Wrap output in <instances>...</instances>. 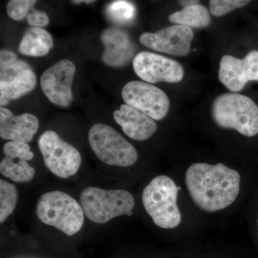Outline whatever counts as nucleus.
I'll use <instances>...</instances> for the list:
<instances>
[{
  "mask_svg": "<svg viewBox=\"0 0 258 258\" xmlns=\"http://www.w3.org/2000/svg\"><path fill=\"white\" fill-rule=\"evenodd\" d=\"M185 183L195 205L207 212L230 206L240 191V175L225 164L196 163L188 168Z\"/></svg>",
  "mask_w": 258,
  "mask_h": 258,
  "instance_id": "f257e3e1",
  "label": "nucleus"
},
{
  "mask_svg": "<svg viewBox=\"0 0 258 258\" xmlns=\"http://www.w3.org/2000/svg\"><path fill=\"white\" fill-rule=\"evenodd\" d=\"M215 123L223 128H232L245 137L258 134V106L249 97L237 93L220 95L212 106Z\"/></svg>",
  "mask_w": 258,
  "mask_h": 258,
  "instance_id": "f03ea898",
  "label": "nucleus"
},
{
  "mask_svg": "<svg viewBox=\"0 0 258 258\" xmlns=\"http://www.w3.org/2000/svg\"><path fill=\"white\" fill-rule=\"evenodd\" d=\"M37 218L69 236L82 228L85 214L81 205L67 193L52 191L43 194L36 205Z\"/></svg>",
  "mask_w": 258,
  "mask_h": 258,
  "instance_id": "7ed1b4c3",
  "label": "nucleus"
},
{
  "mask_svg": "<svg viewBox=\"0 0 258 258\" xmlns=\"http://www.w3.org/2000/svg\"><path fill=\"white\" fill-rule=\"evenodd\" d=\"M178 186L167 176L153 179L142 193V203L146 211L158 227L175 228L181 222V215L178 208Z\"/></svg>",
  "mask_w": 258,
  "mask_h": 258,
  "instance_id": "20e7f679",
  "label": "nucleus"
},
{
  "mask_svg": "<svg viewBox=\"0 0 258 258\" xmlns=\"http://www.w3.org/2000/svg\"><path fill=\"white\" fill-rule=\"evenodd\" d=\"M85 215L98 224L107 223L113 218L128 215L135 205L133 195L126 190L103 189L88 186L80 195Z\"/></svg>",
  "mask_w": 258,
  "mask_h": 258,
  "instance_id": "39448f33",
  "label": "nucleus"
},
{
  "mask_svg": "<svg viewBox=\"0 0 258 258\" xmlns=\"http://www.w3.org/2000/svg\"><path fill=\"white\" fill-rule=\"evenodd\" d=\"M88 141L96 157L108 165L126 167L138 159L134 146L110 125H93L88 132Z\"/></svg>",
  "mask_w": 258,
  "mask_h": 258,
  "instance_id": "423d86ee",
  "label": "nucleus"
},
{
  "mask_svg": "<svg viewBox=\"0 0 258 258\" xmlns=\"http://www.w3.org/2000/svg\"><path fill=\"white\" fill-rule=\"evenodd\" d=\"M38 147L45 166L55 176L67 179L79 170L81 154L54 131H46L40 136Z\"/></svg>",
  "mask_w": 258,
  "mask_h": 258,
  "instance_id": "0eeeda50",
  "label": "nucleus"
},
{
  "mask_svg": "<svg viewBox=\"0 0 258 258\" xmlns=\"http://www.w3.org/2000/svg\"><path fill=\"white\" fill-rule=\"evenodd\" d=\"M121 96L125 104L154 120L163 119L170 107L167 95L160 88L147 82L134 81L126 83L122 89Z\"/></svg>",
  "mask_w": 258,
  "mask_h": 258,
  "instance_id": "6e6552de",
  "label": "nucleus"
},
{
  "mask_svg": "<svg viewBox=\"0 0 258 258\" xmlns=\"http://www.w3.org/2000/svg\"><path fill=\"white\" fill-rule=\"evenodd\" d=\"M76 71L72 61L63 59L44 71L40 86L51 103L61 107L70 106L74 100L72 84Z\"/></svg>",
  "mask_w": 258,
  "mask_h": 258,
  "instance_id": "1a4fd4ad",
  "label": "nucleus"
},
{
  "mask_svg": "<svg viewBox=\"0 0 258 258\" xmlns=\"http://www.w3.org/2000/svg\"><path fill=\"white\" fill-rule=\"evenodd\" d=\"M133 66L136 74L149 83H179L184 77V69L179 62L152 52L137 54Z\"/></svg>",
  "mask_w": 258,
  "mask_h": 258,
  "instance_id": "9d476101",
  "label": "nucleus"
},
{
  "mask_svg": "<svg viewBox=\"0 0 258 258\" xmlns=\"http://www.w3.org/2000/svg\"><path fill=\"white\" fill-rule=\"evenodd\" d=\"M194 33L191 28L173 25L156 32H145L139 38L144 46L169 55L185 56L189 53Z\"/></svg>",
  "mask_w": 258,
  "mask_h": 258,
  "instance_id": "9b49d317",
  "label": "nucleus"
},
{
  "mask_svg": "<svg viewBox=\"0 0 258 258\" xmlns=\"http://www.w3.org/2000/svg\"><path fill=\"white\" fill-rule=\"evenodd\" d=\"M219 79L233 92L241 91L249 81H258V51H251L243 59L224 55L220 60Z\"/></svg>",
  "mask_w": 258,
  "mask_h": 258,
  "instance_id": "f8f14e48",
  "label": "nucleus"
},
{
  "mask_svg": "<svg viewBox=\"0 0 258 258\" xmlns=\"http://www.w3.org/2000/svg\"><path fill=\"white\" fill-rule=\"evenodd\" d=\"M5 158L0 163V172L15 182H28L35 175V170L28 161L33 159L30 146L23 142H8L3 147Z\"/></svg>",
  "mask_w": 258,
  "mask_h": 258,
  "instance_id": "ddd939ff",
  "label": "nucleus"
},
{
  "mask_svg": "<svg viewBox=\"0 0 258 258\" xmlns=\"http://www.w3.org/2000/svg\"><path fill=\"white\" fill-rule=\"evenodd\" d=\"M101 40L105 47L101 59L107 66L122 67L134 57L135 45L124 30L117 28H107L102 32Z\"/></svg>",
  "mask_w": 258,
  "mask_h": 258,
  "instance_id": "4468645a",
  "label": "nucleus"
},
{
  "mask_svg": "<svg viewBox=\"0 0 258 258\" xmlns=\"http://www.w3.org/2000/svg\"><path fill=\"white\" fill-rule=\"evenodd\" d=\"M39 128V120L31 113L15 115L5 107L0 108V137L10 142H31Z\"/></svg>",
  "mask_w": 258,
  "mask_h": 258,
  "instance_id": "2eb2a0df",
  "label": "nucleus"
},
{
  "mask_svg": "<svg viewBox=\"0 0 258 258\" xmlns=\"http://www.w3.org/2000/svg\"><path fill=\"white\" fill-rule=\"evenodd\" d=\"M113 118L125 135L134 140H147L157 129L154 119L125 103L113 112Z\"/></svg>",
  "mask_w": 258,
  "mask_h": 258,
  "instance_id": "dca6fc26",
  "label": "nucleus"
},
{
  "mask_svg": "<svg viewBox=\"0 0 258 258\" xmlns=\"http://www.w3.org/2000/svg\"><path fill=\"white\" fill-rule=\"evenodd\" d=\"M53 46L50 34L40 28L28 29L19 45V52L24 55L42 57L47 55Z\"/></svg>",
  "mask_w": 258,
  "mask_h": 258,
  "instance_id": "f3484780",
  "label": "nucleus"
},
{
  "mask_svg": "<svg viewBox=\"0 0 258 258\" xmlns=\"http://www.w3.org/2000/svg\"><path fill=\"white\" fill-rule=\"evenodd\" d=\"M37 77L32 70L20 73L10 82H0V105L8 104L11 100L18 99L30 93L36 86Z\"/></svg>",
  "mask_w": 258,
  "mask_h": 258,
  "instance_id": "a211bd4d",
  "label": "nucleus"
},
{
  "mask_svg": "<svg viewBox=\"0 0 258 258\" xmlns=\"http://www.w3.org/2000/svg\"><path fill=\"white\" fill-rule=\"evenodd\" d=\"M169 20L189 28H203L210 25L211 18L206 8L198 4L172 13L169 15Z\"/></svg>",
  "mask_w": 258,
  "mask_h": 258,
  "instance_id": "6ab92c4d",
  "label": "nucleus"
},
{
  "mask_svg": "<svg viewBox=\"0 0 258 258\" xmlns=\"http://www.w3.org/2000/svg\"><path fill=\"white\" fill-rule=\"evenodd\" d=\"M18 192L15 185L0 180V222L3 223L16 208Z\"/></svg>",
  "mask_w": 258,
  "mask_h": 258,
  "instance_id": "aec40b11",
  "label": "nucleus"
},
{
  "mask_svg": "<svg viewBox=\"0 0 258 258\" xmlns=\"http://www.w3.org/2000/svg\"><path fill=\"white\" fill-rule=\"evenodd\" d=\"M106 16L115 24L125 25L133 21L136 18V8L128 1L113 2L107 6Z\"/></svg>",
  "mask_w": 258,
  "mask_h": 258,
  "instance_id": "412c9836",
  "label": "nucleus"
},
{
  "mask_svg": "<svg viewBox=\"0 0 258 258\" xmlns=\"http://www.w3.org/2000/svg\"><path fill=\"white\" fill-rule=\"evenodd\" d=\"M249 3L250 1L245 0H211L210 9L214 16L221 17L232 10L246 6Z\"/></svg>",
  "mask_w": 258,
  "mask_h": 258,
  "instance_id": "4be33fe9",
  "label": "nucleus"
},
{
  "mask_svg": "<svg viewBox=\"0 0 258 258\" xmlns=\"http://www.w3.org/2000/svg\"><path fill=\"white\" fill-rule=\"evenodd\" d=\"M36 3L33 0H10L7 5V13L10 18L20 21L28 16Z\"/></svg>",
  "mask_w": 258,
  "mask_h": 258,
  "instance_id": "5701e85b",
  "label": "nucleus"
},
{
  "mask_svg": "<svg viewBox=\"0 0 258 258\" xmlns=\"http://www.w3.org/2000/svg\"><path fill=\"white\" fill-rule=\"evenodd\" d=\"M26 70H32L30 66L23 60H17L13 64L1 69L0 82H10Z\"/></svg>",
  "mask_w": 258,
  "mask_h": 258,
  "instance_id": "b1692460",
  "label": "nucleus"
},
{
  "mask_svg": "<svg viewBox=\"0 0 258 258\" xmlns=\"http://www.w3.org/2000/svg\"><path fill=\"white\" fill-rule=\"evenodd\" d=\"M27 22L29 25L33 26L34 28H40L47 26L50 23L48 16L46 13L41 11L34 10L27 16Z\"/></svg>",
  "mask_w": 258,
  "mask_h": 258,
  "instance_id": "393cba45",
  "label": "nucleus"
},
{
  "mask_svg": "<svg viewBox=\"0 0 258 258\" xmlns=\"http://www.w3.org/2000/svg\"><path fill=\"white\" fill-rule=\"evenodd\" d=\"M18 60V57L14 52L8 50H2L0 52V68L7 67Z\"/></svg>",
  "mask_w": 258,
  "mask_h": 258,
  "instance_id": "a878e982",
  "label": "nucleus"
},
{
  "mask_svg": "<svg viewBox=\"0 0 258 258\" xmlns=\"http://www.w3.org/2000/svg\"><path fill=\"white\" fill-rule=\"evenodd\" d=\"M179 3L184 8H188V7L192 6V5H198L200 2L195 1V0H183L179 1Z\"/></svg>",
  "mask_w": 258,
  "mask_h": 258,
  "instance_id": "bb28decb",
  "label": "nucleus"
},
{
  "mask_svg": "<svg viewBox=\"0 0 258 258\" xmlns=\"http://www.w3.org/2000/svg\"><path fill=\"white\" fill-rule=\"evenodd\" d=\"M11 258H40L37 257H32V256H17V257H13Z\"/></svg>",
  "mask_w": 258,
  "mask_h": 258,
  "instance_id": "cd10ccee",
  "label": "nucleus"
},
{
  "mask_svg": "<svg viewBox=\"0 0 258 258\" xmlns=\"http://www.w3.org/2000/svg\"><path fill=\"white\" fill-rule=\"evenodd\" d=\"M96 1H94V0H87V1H84V3H86V4H91V3H94Z\"/></svg>",
  "mask_w": 258,
  "mask_h": 258,
  "instance_id": "c85d7f7f",
  "label": "nucleus"
},
{
  "mask_svg": "<svg viewBox=\"0 0 258 258\" xmlns=\"http://www.w3.org/2000/svg\"><path fill=\"white\" fill-rule=\"evenodd\" d=\"M132 215H133V212H129L128 215H127V216H132Z\"/></svg>",
  "mask_w": 258,
  "mask_h": 258,
  "instance_id": "c756f323",
  "label": "nucleus"
},
{
  "mask_svg": "<svg viewBox=\"0 0 258 258\" xmlns=\"http://www.w3.org/2000/svg\"><path fill=\"white\" fill-rule=\"evenodd\" d=\"M180 189H181V188H180V186H178V190L179 191Z\"/></svg>",
  "mask_w": 258,
  "mask_h": 258,
  "instance_id": "7c9ffc66",
  "label": "nucleus"
},
{
  "mask_svg": "<svg viewBox=\"0 0 258 258\" xmlns=\"http://www.w3.org/2000/svg\"><path fill=\"white\" fill-rule=\"evenodd\" d=\"M257 227H258V220H257Z\"/></svg>",
  "mask_w": 258,
  "mask_h": 258,
  "instance_id": "2f4dec72",
  "label": "nucleus"
}]
</instances>
